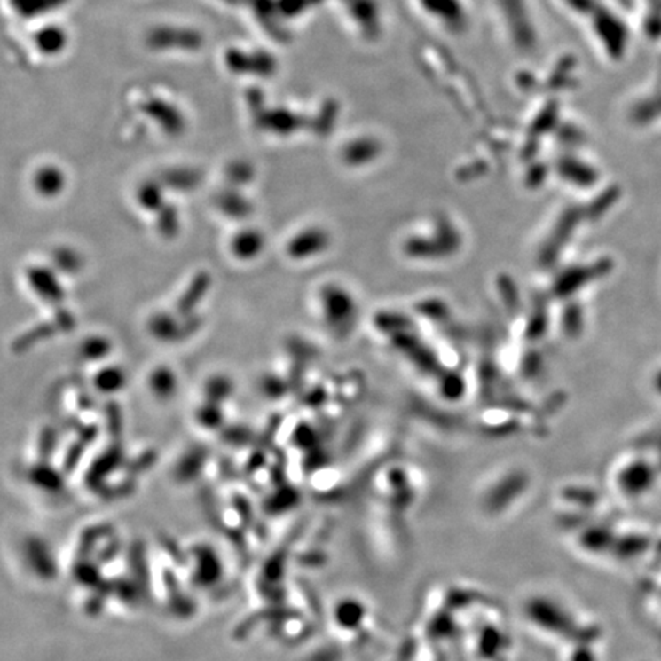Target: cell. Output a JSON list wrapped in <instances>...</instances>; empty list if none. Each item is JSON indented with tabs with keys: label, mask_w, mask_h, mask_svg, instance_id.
<instances>
[{
	"label": "cell",
	"mask_w": 661,
	"mask_h": 661,
	"mask_svg": "<svg viewBox=\"0 0 661 661\" xmlns=\"http://www.w3.org/2000/svg\"><path fill=\"white\" fill-rule=\"evenodd\" d=\"M28 280L34 293L42 297L43 301L50 302V303H59L63 301L65 297L63 287H60L56 276L48 271L46 268H31L28 272Z\"/></svg>",
	"instance_id": "1"
},
{
	"label": "cell",
	"mask_w": 661,
	"mask_h": 661,
	"mask_svg": "<svg viewBox=\"0 0 661 661\" xmlns=\"http://www.w3.org/2000/svg\"><path fill=\"white\" fill-rule=\"evenodd\" d=\"M262 248H264V238L261 233L253 232V230L240 232L232 240V251L238 259H242V261L255 259V256L259 255Z\"/></svg>",
	"instance_id": "2"
},
{
	"label": "cell",
	"mask_w": 661,
	"mask_h": 661,
	"mask_svg": "<svg viewBox=\"0 0 661 661\" xmlns=\"http://www.w3.org/2000/svg\"><path fill=\"white\" fill-rule=\"evenodd\" d=\"M126 374L118 366L106 367L95 375V386L103 394H114L124 388Z\"/></svg>",
	"instance_id": "3"
},
{
	"label": "cell",
	"mask_w": 661,
	"mask_h": 661,
	"mask_svg": "<svg viewBox=\"0 0 661 661\" xmlns=\"http://www.w3.org/2000/svg\"><path fill=\"white\" fill-rule=\"evenodd\" d=\"M177 386H178L177 375L170 369L160 367V369H156L155 373L152 374L151 388L156 397L170 398L175 394Z\"/></svg>",
	"instance_id": "4"
},
{
	"label": "cell",
	"mask_w": 661,
	"mask_h": 661,
	"mask_svg": "<svg viewBox=\"0 0 661 661\" xmlns=\"http://www.w3.org/2000/svg\"><path fill=\"white\" fill-rule=\"evenodd\" d=\"M151 333L156 339L172 340L175 339V334L178 333V325L175 323L173 317L160 314L152 319Z\"/></svg>",
	"instance_id": "5"
},
{
	"label": "cell",
	"mask_w": 661,
	"mask_h": 661,
	"mask_svg": "<svg viewBox=\"0 0 661 661\" xmlns=\"http://www.w3.org/2000/svg\"><path fill=\"white\" fill-rule=\"evenodd\" d=\"M207 288V279H201V280H195V284L192 285L189 289V293L184 295L181 302H179V310L184 312H189L195 303L204 297V291Z\"/></svg>",
	"instance_id": "6"
},
{
	"label": "cell",
	"mask_w": 661,
	"mask_h": 661,
	"mask_svg": "<svg viewBox=\"0 0 661 661\" xmlns=\"http://www.w3.org/2000/svg\"><path fill=\"white\" fill-rule=\"evenodd\" d=\"M111 350V345L101 337H94L88 342H84L83 356L90 360H100Z\"/></svg>",
	"instance_id": "7"
},
{
	"label": "cell",
	"mask_w": 661,
	"mask_h": 661,
	"mask_svg": "<svg viewBox=\"0 0 661 661\" xmlns=\"http://www.w3.org/2000/svg\"><path fill=\"white\" fill-rule=\"evenodd\" d=\"M207 397L210 398V401L223 400L224 397H227L230 392V382L227 378H211L210 382L207 383Z\"/></svg>",
	"instance_id": "8"
},
{
	"label": "cell",
	"mask_w": 661,
	"mask_h": 661,
	"mask_svg": "<svg viewBox=\"0 0 661 661\" xmlns=\"http://www.w3.org/2000/svg\"><path fill=\"white\" fill-rule=\"evenodd\" d=\"M223 420V415L219 417V411L215 406V403H209L207 406L202 407L200 411V421L206 426V428H215L217 422Z\"/></svg>",
	"instance_id": "9"
}]
</instances>
